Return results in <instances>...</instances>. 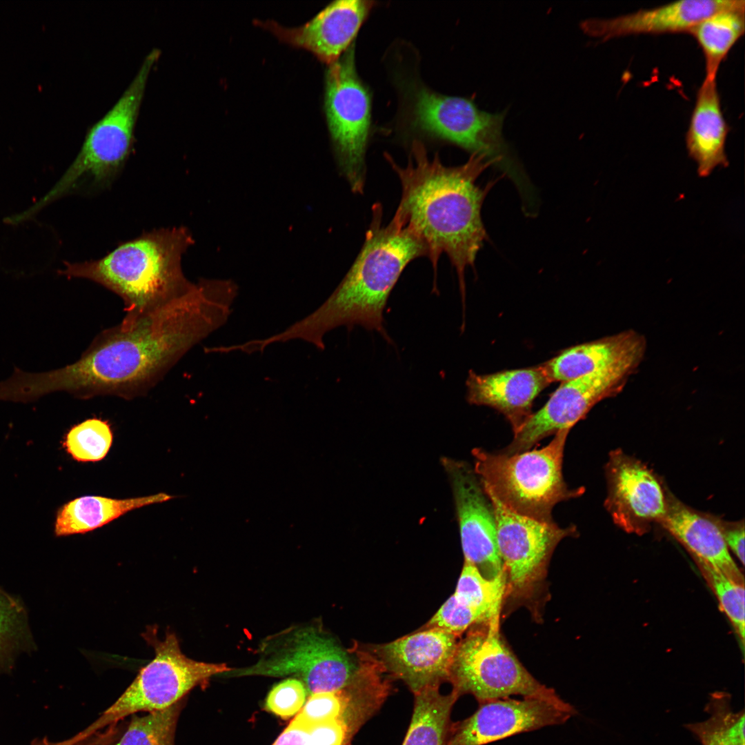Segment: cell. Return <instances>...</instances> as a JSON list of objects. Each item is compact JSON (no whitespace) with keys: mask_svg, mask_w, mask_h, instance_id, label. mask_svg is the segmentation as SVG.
<instances>
[{"mask_svg":"<svg viewBox=\"0 0 745 745\" xmlns=\"http://www.w3.org/2000/svg\"><path fill=\"white\" fill-rule=\"evenodd\" d=\"M237 295L232 281H200L184 295L103 330L75 362L44 372L19 371L16 395L24 403L54 392L81 399L142 396L191 348L226 324Z\"/></svg>","mask_w":745,"mask_h":745,"instance_id":"cell-1","label":"cell"},{"mask_svg":"<svg viewBox=\"0 0 745 745\" xmlns=\"http://www.w3.org/2000/svg\"><path fill=\"white\" fill-rule=\"evenodd\" d=\"M384 155L401 186L395 215L426 246L434 270V291L437 292L438 261L446 254L457 272L464 308L465 271L474 268L477 255L488 239L481 211L497 179L484 188L476 181L492 163L482 155L471 154L465 163L446 166L437 154L430 159L417 140L413 141L404 167L390 155Z\"/></svg>","mask_w":745,"mask_h":745,"instance_id":"cell-2","label":"cell"},{"mask_svg":"<svg viewBox=\"0 0 745 745\" xmlns=\"http://www.w3.org/2000/svg\"><path fill=\"white\" fill-rule=\"evenodd\" d=\"M381 204H375L370 227L359 255L332 295L315 311L284 330L268 336L269 345L301 340L319 350L324 337L339 326L356 325L376 330L391 342L383 312L401 272L413 260L428 255L426 246L394 215L383 223Z\"/></svg>","mask_w":745,"mask_h":745,"instance_id":"cell-3","label":"cell"},{"mask_svg":"<svg viewBox=\"0 0 745 745\" xmlns=\"http://www.w3.org/2000/svg\"><path fill=\"white\" fill-rule=\"evenodd\" d=\"M192 243L186 228L143 233L99 259L66 263L60 274L97 283L124 303L123 320H132L188 292L195 284L184 276L181 257Z\"/></svg>","mask_w":745,"mask_h":745,"instance_id":"cell-4","label":"cell"},{"mask_svg":"<svg viewBox=\"0 0 745 745\" xmlns=\"http://www.w3.org/2000/svg\"><path fill=\"white\" fill-rule=\"evenodd\" d=\"M569 431H557L541 449L515 454L473 449L474 471L484 489L517 513L553 522L554 506L583 492L580 488H569L563 477L564 450Z\"/></svg>","mask_w":745,"mask_h":745,"instance_id":"cell-5","label":"cell"},{"mask_svg":"<svg viewBox=\"0 0 745 745\" xmlns=\"http://www.w3.org/2000/svg\"><path fill=\"white\" fill-rule=\"evenodd\" d=\"M253 665L230 668L220 675L240 677L294 675L310 695L346 688L367 675L375 661L368 652L353 657L320 627H292L271 636L259 646Z\"/></svg>","mask_w":745,"mask_h":745,"instance_id":"cell-6","label":"cell"},{"mask_svg":"<svg viewBox=\"0 0 745 745\" xmlns=\"http://www.w3.org/2000/svg\"><path fill=\"white\" fill-rule=\"evenodd\" d=\"M160 56L153 49L113 106L88 130L74 161L55 186L33 207L48 203L88 185L105 187L121 170L134 144L135 129L150 71Z\"/></svg>","mask_w":745,"mask_h":745,"instance_id":"cell-7","label":"cell"},{"mask_svg":"<svg viewBox=\"0 0 745 745\" xmlns=\"http://www.w3.org/2000/svg\"><path fill=\"white\" fill-rule=\"evenodd\" d=\"M506 111L492 113L473 100L418 89L413 104V126L430 136L484 156L504 172L520 194L530 185L503 135Z\"/></svg>","mask_w":745,"mask_h":745,"instance_id":"cell-8","label":"cell"},{"mask_svg":"<svg viewBox=\"0 0 745 745\" xmlns=\"http://www.w3.org/2000/svg\"><path fill=\"white\" fill-rule=\"evenodd\" d=\"M142 637L154 649L153 659L142 667L132 682L86 730L95 732L138 712L166 708L181 701L195 687L230 670L226 664L199 662L181 650L177 635L168 630L157 636L156 626Z\"/></svg>","mask_w":745,"mask_h":745,"instance_id":"cell-9","label":"cell"},{"mask_svg":"<svg viewBox=\"0 0 745 745\" xmlns=\"http://www.w3.org/2000/svg\"><path fill=\"white\" fill-rule=\"evenodd\" d=\"M499 624H484L458 642L448 679L453 690L459 697L473 695L479 704L520 695L568 704L522 664L502 640Z\"/></svg>","mask_w":745,"mask_h":745,"instance_id":"cell-10","label":"cell"},{"mask_svg":"<svg viewBox=\"0 0 745 745\" xmlns=\"http://www.w3.org/2000/svg\"><path fill=\"white\" fill-rule=\"evenodd\" d=\"M484 491L495 516L498 550L506 577V596L530 600L546 576L555 548L565 537L575 536L577 529L573 525L562 528L554 522H543L517 513Z\"/></svg>","mask_w":745,"mask_h":745,"instance_id":"cell-11","label":"cell"},{"mask_svg":"<svg viewBox=\"0 0 745 745\" xmlns=\"http://www.w3.org/2000/svg\"><path fill=\"white\" fill-rule=\"evenodd\" d=\"M354 57L351 46L330 65L326 78L325 110L342 170L352 190L363 193L370 98L357 75Z\"/></svg>","mask_w":745,"mask_h":745,"instance_id":"cell-12","label":"cell"},{"mask_svg":"<svg viewBox=\"0 0 745 745\" xmlns=\"http://www.w3.org/2000/svg\"><path fill=\"white\" fill-rule=\"evenodd\" d=\"M635 370L618 366L562 382L544 406L514 431L513 441L501 452H524L560 430H570L597 403L621 391Z\"/></svg>","mask_w":745,"mask_h":745,"instance_id":"cell-13","label":"cell"},{"mask_svg":"<svg viewBox=\"0 0 745 745\" xmlns=\"http://www.w3.org/2000/svg\"><path fill=\"white\" fill-rule=\"evenodd\" d=\"M451 484L464 560L485 578L504 572L491 503L474 470L466 462L443 458Z\"/></svg>","mask_w":745,"mask_h":745,"instance_id":"cell-14","label":"cell"},{"mask_svg":"<svg viewBox=\"0 0 745 745\" xmlns=\"http://www.w3.org/2000/svg\"><path fill=\"white\" fill-rule=\"evenodd\" d=\"M576 711L544 699L510 697L486 701L468 717L452 724L446 745H485L565 723Z\"/></svg>","mask_w":745,"mask_h":745,"instance_id":"cell-15","label":"cell"},{"mask_svg":"<svg viewBox=\"0 0 745 745\" xmlns=\"http://www.w3.org/2000/svg\"><path fill=\"white\" fill-rule=\"evenodd\" d=\"M607 510L614 522L628 532L642 533L660 522L668 499L656 475L640 461L623 453H611L606 467Z\"/></svg>","mask_w":745,"mask_h":745,"instance_id":"cell-16","label":"cell"},{"mask_svg":"<svg viewBox=\"0 0 745 745\" xmlns=\"http://www.w3.org/2000/svg\"><path fill=\"white\" fill-rule=\"evenodd\" d=\"M457 639L443 630L421 629L375 647L372 654L384 672L401 679L415 694L448 681Z\"/></svg>","mask_w":745,"mask_h":745,"instance_id":"cell-17","label":"cell"},{"mask_svg":"<svg viewBox=\"0 0 745 745\" xmlns=\"http://www.w3.org/2000/svg\"><path fill=\"white\" fill-rule=\"evenodd\" d=\"M374 4L372 1H335L301 26L289 28L272 21L263 26L282 41L308 50L331 65L346 51Z\"/></svg>","mask_w":745,"mask_h":745,"instance_id":"cell-18","label":"cell"},{"mask_svg":"<svg viewBox=\"0 0 745 745\" xmlns=\"http://www.w3.org/2000/svg\"><path fill=\"white\" fill-rule=\"evenodd\" d=\"M740 0H681L610 18L586 19L580 28L604 41L633 34L688 32L702 19Z\"/></svg>","mask_w":745,"mask_h":745,"instance_id":"cell-19","label":"cell"},{"mask_svg":"<svg viewBox=\"0 0 745 745\" xmlns=\"http://www.w3.org/2000/svg\"><path fill=\"white\" fill-rule=\"evenodd\" d=\"M550 382L543 364L488 375L470 370L466 382V399L470 404L500 412L514 432L532 414L533 401Z\"/></svg>","mask_w":745,"mask_h":745,"instance_id":"cell-20","label":"cell"},{"mask_svg":"<svg viewBox=\"0 0 745 745\" xmlns=\"http://www.w3.org/2000/svg\"><path fill=\"white\" fill-rule=\"evenodd\" d=\"M646 349L644 336L626 330L567 348L543 366L551 381L564 382L618 366L636 369Z\"/></svg>","mask_w":745,"mask_h":745,"instance_id":"cell-21","label":"cell"},{"mask_svg":"<svg viewBox=\"0 0 745 745\" xmlns=\"http://www.w3.org/2000/svg\"><path fill=\"white\" fill-rule=\"evenodd\" d=\"M716 80L705 77L697 90L686 134L688 154L696 163L701 177L709 176L718 166H728L725 146L729 126L722 109Z\"/></svg>","mask_w":745,"mask_h":745,"instance_id":"cell-22","label":"cell"},{"mask_svg":"<svg viewBox=\"0 0 745 745\" xmlns=\"http://www.w3.org/2000/svg\"><path fill=\"white\" fill-rule=\"evenodd\" d=\"M659 523L694 555L697 562L744 584V577L731 557L717 519L671 499H668L666 514Z\"/></svg>","mask_w":745,"mask_h":745,"instance_id":"cell-23","label":"cell"},{"mask_svg":"<svg viewBox=\"0 0 745 745\" xmlns=\"http://www.w3.org/2000/svg\"><path fill=\"white\" fill-rule=\"evenodd\" d=\"M172 498L173 496L163 493L123 499L101 496L76 498L59 510L54 533L58 537L86 533L106 525L131 510L163 503Z\"/></svg>","mask_w":745,"mask_h":745,"instance_id":"cell-24","label":"cell"},{"mask_svg":"<svg viewBox=\"0 0 745 745\" xmlns=\"http://www.w3.org/2000/svg\"><path fill=\"white\" fill-rule=\"evenodd\" d=\"M432 686L414 694L410 724L402 745H446L452 723L450 714L459 695L442 694Z\"/></svg>","mask_w":745,"mask_h":745,"instance_id":"cell-25","label":"cell"},{"mask_svg":"<svg viewBox=\"0 0 745 745\" xmlns=\"http://www.w3.org/2000/svg\"><path fill=\"white\" fill-rule=\"evenodd\" d=\"M745 1L722 10L702 19L688 33L698 43L704 54L706 77L717 78L721 63L744 34Z\"/></svg>","mask_w":745,"mask_h":745,"instance_id":"cell-26","label":"cell"},{"mask_svg":"<svg viewBox=\"0 0 745 745\" xmlns=\"http://www.w3.org/2000/svg\"><path fill=\"white\" fill-rule=\"evenodd\" d=\"M34 646L23 604L0 588V673L10 672L17 655Z\"/></svg>","mask_w":745,"mask_h":745,"instance_id":"cell-27","label":"cell"},{"mask_svg":"<svg viewBox=\"0 0 745 745\" xmlns=\"http://www.w3.org/2000/svg\"><path fill=\"white\" fill-rule=\"evenodd\" d=\"M182 701L146 715L133 714L126 728L120 730L112 745H175Z\"/></svg>","mask_w":745,"mask_h":745,"instance_id":"cell-28","label":"cell"},{"mask_svg":"<svg viewBox=\"0 0 745 745\" xmlns=\"http://www.w3.org/2000/svg\"><path fill=\"white\" fill-rule=\"evenodd\" d=\"M506 593L505 572L493 579L485 578L469 562H464L455 596L461 602L499 619L502 602Z\"/></svg>","mask_w":745,"mask_h":745,"instance_id":"cell-29","label":"cell"},{"mask_svg":"<svg viewBox=\"0 0 745 745\" xmlns=\"http://www.w3.org/2000/svg\"><path fill=\"white\" fill-rule=\"evenodd\" d=\"M728 701L715 699L710 702L711 717L688 728L702 745H745L744 714L731 710Z\"/></svg>","mask_w":745,"mask_h":745,"instance_id":"cell-30","label":"cell"},{"mask_svg":"<svg viewBox=\"0 0 745 745\" xmlns=\"http://www.w3.org/2000/svg\"><path fill=\"white\" fill-rule=\"evenodd\" d=\"M352 736L341 720L315 722L297 715L272 745H346Z\"/></svg>","mask_w":745,"mask_h":745,"instance_id":"cell-31","label":"cell"},{"mask_svg":"<svg viewBox=\"0 0 745 745\" xmlns=\"http://www.w3.org/2000/svg\"><path fill=\"white\" fill-rule=\"evenodd\" d=\"M112 438L107 421L92 418L74 426L66 435L64 446L78 461H98L106 456Z\"/></svg>","mask_w":745,"mask_h":745,"instance_id":"cell-32","label":"cell"},{"mask_svg":"<svg viewBox=\"0 0 745 745\" xmlns=\"http://www.w3.org/2000/svg\"><path fill=\"white\" fill-rule=\"evenodd\" d=\"M704 575L715 592L720 606L733 624L742 646L744 645V584L737 582L716 568L699 562Z\"/></svg>","mask_w":745,"mask_h":745,"instance_id":"cell-33","label":"cell"},{"mask_svg":"<svg viewBox=\"0 0 745 745\" xmlns=\"http://www.w3.org/2000/svg\"><path fill=\"white\" fill-rule=\"evenodd\" d=\"M487 613L459 601L453 594L426 623L422 629H437L458 637L475 624H488L493 620Z\"/></svg>","mask_w":745,"mask_h":745,"instance_id":"cell-34","label":"cell"},{"mask_svg":"<svg viewBox=\"0 0 745 745\" xmlns=\"http://www.w3.org/2000/svg\"><path fill=\"white\" fill-rule=\"evenodd\" d=\"M308 692L304 684L296 678L285 679L275 685L268 693L266 708L282 718H289L300 711Z\"/></svg>","mask_w":745,"mask_h":745,"instance_id":"cell-35","label":"cell"},{"mask_svg":"<svg viewBox=\"0 0 745 745\" xmlns=\"http://www.w3.org/2000/svg\"><path fill=\"white\" fill-rule=\"evenodd\" d=\"M725 542L731 550L744 564V525L742 522L726 523L718 520Z\"/></svg>","mask_w":745,"mask_h":745,"instance_id":"cell-36","label":"cell"},{"mask_svg":"<svg viewBox=\"0 0 745 745\" xmlns=\"http://www.w3.org/2000/svg\"><path fill=\"white\" fill-rule=\"evenodd\" d=\"M119 722L106 726L103 731L86 733L83 731L73 737L71 745H112L121 730Z\"/></svg>","mask_w":745,"mask_h":745,"instance_id":"cell-37","label":"cell"},{"mask_svg":"<svg viewBox=\"0 0 745 745\" xmlns=\"http://www.w3.org/2000/svg\"><path fill=\"white\" fill-rule=\"evenodd\" d=\"M73 742L72 737L62 742H51L48 739H43L34 741L30 745H71Z\"/></svg>","mask_w":745,"mask_h":745,"instance_id":"cell-38","label":"cell"}]
</instances>
